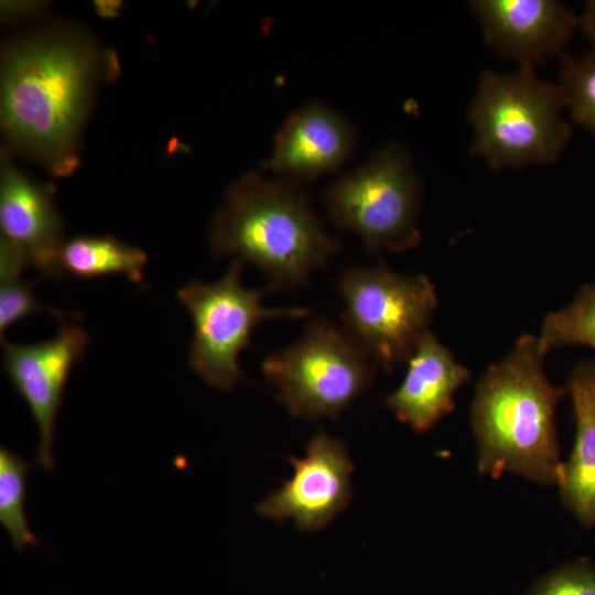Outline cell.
Listing matches in <instances>:
<instances>
[{"mask_svg":"<svg viewBox=\"0 0 595 595\" xmlns=\"http://www.w3.org/2000/svg\"><path fill=\"white\" fill-rule=\"evenodd\" d=\"M110 55L75 31H50L12 44L1 62V127L11 142L68 175L79 133Z\"/></svg>","mask_w":595,"mask_h":595,"instance_id":"obj_1","label":"cell"},{"mask_svg":"<svg viewBox=\"0 0 595 595\" xmlns=\"http://www.w3.org/2000/svg\"><path fill=\"white\" fill-rule=\"evenodd\" d=\"M576 432L558 482L562 502L585 527L595 526V361L577 366L566 386Z\"/></svg>","mask_w":595,"mask_h":595,"instance_id":"obj_15","label":"cell"},{"mask_svg":"<svg viewBox=\"0 0 595 595\" xmlns=\"http://www.w3.org/2000/svg\"><path fill=\"white\" fill-rule=\"evenodd\" d=\"M244 264L235 259L217 281L193 280L177 291V299L193 321L190 366L207 385L223 391L242 380L238 359L251 346L252 332L262 321L301 318L310 312L303 307L263 306L269 290L245 286Z\"/></svg>","mask_w":595,"mask_h":595,"instance_id":"obj_8","label":"cell"},{"mask_svg":"<svg viewBox=\"0 0 595 595\" xmlns=\"http://www.w3.org/2000/svg\"><path fill=\"white\" fill-rule=\"evenodd\" d=\"M337 290L342 327L385 369L408 360L437 306L428 277L400 274L382 266L346 269Z\"/></svg>","mask_w":595,"mask_h":595,"instance_id":"obj_7","label":"cell"},{"mask_svg":"<svg viewBox=\"0 0 595 595\" xmlns=\"http://www.w3.org/2000/svg\"><path fill=\"white\" fill-rule=\"evenodd\" d=\"M581 25L587 34L595 33V1L589 2L587 11L581 20Z\"/></svg>","mask_w":595,"mask_h":595,"instance_id":"obj_22","label":"cell"},{"mask_svg":"<svg viewBox=\"0 0 595 595\" xmlns=\"http://www.w3.org/2000/svg\"><path fill=\"white\" fill-rule=\"evenodd\" d=\"M563 108L559 85L541 80L534 69H486L469 108L472 151L491 169L552 163L570 138Z\"/></svg>","mask_w":595,"mask_h":595,"instance_id":"obj_4","label":"cell"},{"mask_svg":"<svg viewBox=\"0 0 595 595\" xmlns=\"http://www.w3.org/2000/svg\"><path fill=\"white\" fill-rule=\"evenodd\" d=\"M356 131L329 106L311 101L292 112L275 134L263 169L285 178H315L351 154Z\"/></svg>","mask_w":595,"mask_h":595,"instance_id":"obj_12","label":"cell"},{"mask_svg":"<svg viewBox=\"0 0 595 595\" xmlns=\"http://www.w3.org/2000/svg\"><path fill=\"white\" fill-rule=\"evenodd\" d=\"M543 357L537 336L523 335L480 378L472 425L482 475L497 478L508 473L558 485L563 462L555 410L567 389L549 380Z\"/></svg>","mask_w":595,"mask_h":595,"instance_id":"obj_2","label":"cell"},{"mask_svg":"<svg viewBox=\"0 0 595 595\" xmlns=\"http://www.w3.org/2000/svg\"><path fill=\"white\" fill-rule=\"evenodd\" d=\"M537 340L544 356L567 345H584L595 350V282L583 286L569 305L549 313Z\"/></svg>","mask_w":595,"mask_h":595,"instance_id":"obj_18","label":"cell"},{"mask_svg":"<svg viewBox=\"0 0 595 595\" xmlns=\"http://www.w3.org/2000/svg\"><path fill=\"white\" fill-rule=\"evenodd\" d=\"M591 52L578 58L564 57L559 85L572 118L595 133V33Z\"/></svg>","mask_w":595,"mask_h":595,"instance_id":"obj_19","label":"cell"},{"mask_svg":"<svg viewBox=\"0 0 595 595\" xmlns=\"http://www.w3.org/2000/svg\"><path fill=\"white\" fill-rule=\"evenodd\" d=\"M1 238L17 247L43 277L58 278L63 223L52 190L1 162Z\"/></svg>","mask_w":595,"mask_h":595,"instance_id":"obj_13","label":"cell"},{"mask_svg":"<svg viewBox=\"0 0 595 595\" xmlns=\"http://www.w3.org/2000/svg\"><path fill=\"white\" fill-rule=\"evenodd\" d=\"M469 377L468 369L429 329L408 358L403 381L385 402L399 421L426 432L452 411L456 391Z\"/></svg>","mask_w":595,"mask_h":595,"instance_id":"obj_14","label":"cell"},{"mask_svg":"<svg viewBox=\"0 0 595 595\" xmlns=\"http://www.w3.org/2000/svg\"><path fill=\"white\" fill-rule=\"evenodd\" d=\"M214 256L256 266L269 292L304 285L339 250L305 191L291 178L248 172L235 181L209 227Z\"/></svg>","mask_w":595,"mask_h":595,"instance_id":"obj_3","label":"cell"},{"mask_svg":"<svg viewBox=\"0 0 595 595\" xmlns=\"http://www.w3.org/2000/svg\"><path fill=\"white\" fill-rule=\"evenodd\" d=\"M528 595H595V567L578 561L541 577Z\"/></svg>","mask_w":595,"mask_h":595,"instance_id":"obj_21","label":"cell"},{"mask_svg":"<svg viewBox=\"0 0 595 595\" xmlns=\"http://www.w3.org/2000/svg\"><path fill=\"white\" fill-rule=\"evenodd\" d=\"M32 464L7 447L0 448V522L13 548L39 547L40 540L30 529L25 515L26 476Z\"/></svg>","mask_w":595,"mask_h":595,"instance_id":"obj_17","label":"cell"},{"mask_svg":"<svg viewBox=\"0 0 595 595\" xmlns=\"http://www.w3.org/2000/svg\"><path fill=\"white\" fill-rule=\"evenodd\" d=\"M289 461L292 478L260 501L257 512L275 521L293 519L306 532L324 528L353 497L354 465L346 446L322 431L309 441L303 458Z\"/></svg>","mask_w":595,"mask_h":595,"instance_id":"obj_9","label":"cell"},{"mask_svg":"<svg viewBox=\"0 0 595 595\" xmlns=\"http://www.w3.org/2000/svg\"><path fill=\"white\" fill-rule=\"evenodd\" d=\"M375 361L344 331L325 318L262 363L267 381L295 418L336 419L371 386Z\"/></svg>","mask_w":595,"mask_h":595,"instance_id":"obj_5","label":"cell"},{"mask_svg":"<svg viewBox=\"0 0 595 595\" xmlns=\"http://www.w3.org/2000/svg\"><path fill=\"white\" fill-rule=\"evenodd\" d=\"M470 6L485 40L520 68L534 69L560 52L581 24L574 13L553 0H476Z\"/></svg>","mask_w":595,"mask_h":595,"instance_id":"obj_11","label":"cell"},{"mask_svg":"<svg viewBox=\"0 0 595 595\" xmlns=\"http://www.w3.org/2000/svg\"><path fill=\"white\" fill-rule=\"evenodd\" d=\"M1 343L4 371L26 401L39 429L36 463L52 472L57 412L69 372L88 345V335L77 325L64 324L48 340L13 344L2 338Z\"/></svg>","mask_w":595,"mask_h":595,"instance_id":"obj_10","label":"cell"},{"mask_svg":"<svg viewBox=\"0 0 595 595\" xmlns=\"http://www.w3.org/2000/svg\"><path fill=\"white\" fill-rule=\"evenodd\" d=\"M21 272L20 270L0 271L1 338L9 326L34 313L45 312L57 318L67 317V314L39 303L32 293V283L20 279Z\"/></svg>","mask_w":595,"mask_h":595,"instance_id":"obj_20","label":"cell"},{"mask_svg":"<svg viewBox=\"0 0 595 595\" xmlns=\"http://www.w3.org/2000/svg\"><path fill=\"white\" fill-rule=\"evenodd\" d=\"M331 220L370 251H403L421 238V184L407 151L390 143L324 192Z\"/></svg>","mask_w":595,"mask_h":595,"instance_id":"obj_6","label":"cell"},{"mask_svg":"<svg viewBox=\"0 0 595 595\" xmlns=\"http://www.w3.org/2000/svg\"><path fill=\"white\" fill-rule=\"evenodd\" d=\"M147 253L111 236H76L63 242L62 272L78 279L122 274L139 283L143 279Z\"/></svg>","mask_w":595,"mask_h":595,"instance_id":"obj_16","label":"cell"}]
</instances>
